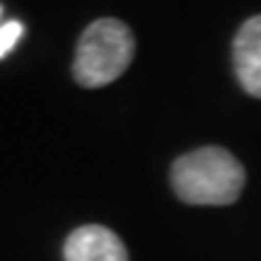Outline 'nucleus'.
I'll list each match as a JSON object with an SVG mask.
<instances>
[{
    "mask_svg": "<svg viewBox=\"0 0 261 261\" xmlns=\"http://www.w3.org/2000/svg\"><path fill=\"white\" fill-rule=\"evenodd\" d=\"M174 194L191 205L234 203L244 189V169L223 148H198L172 165Z\"/></svg>",
    "mask_w": 261,
    "mask_h": 261,
    "instance_id": "obj_1",
    "label": "nucleus"
},
{
    "mask_svg": "<svg viewBox=\"0 0 261 261\" xmlns=\"http://www.w3.org/2000/svg\"><path fill=\"white\" fill-rule=\"evenodd\" d=\"M136 54V39L121 19H94L77 41L73 75L83 87H104L121 77Z\"/></svg>",
    "mask_w": 261,
    "mask_h": 261,
    "instance_id": "obj_2",
    "label": "nucleus"
},
{
    "mask_svg": "<svg viewBox=\"0 0 261 261\" xmlns=\"http://www.w3.org/2000/svg\"><path fill=\"white\" fill-rule=\"evenodd\" d=\"M65 261H128L119 234L102 225H85L70 232L63 247Z\"/></svg>",
    "mask_w": 261,
    "mask_h": 261,
    "instance_id": "obj_3",
    "label": "nucleus"
},
{
    "mask_svg": "<svg viewBox=\"0 0 261 261\" xmlns=\"http://www.w3.org/2000/svg\"><path fill=\"white\" fill-rule=\"evenodd\" d=\"M232 61L244 92L261 99V15L249 17L240 27L232 44Z\"/></svg>",
    "mask_w": 261,
    "mask_h": 261,
    "instance_id": "obj_4",
    "label": "nucleus"
},
{
    "mask_svg": "<svg viewBox=\"0 0 261 261\" xmlns=\"http://www.w3.org/2000/svg\"><path fill=\"white\" fill-rule=\"evenodd\" d=\"M22 34H24V27H22V22H17V19L5 22V24L0 27V58H5L12 48L17 46V41L22 39Z\"/></svg>",
    "mask_w": 261,
    "mask_h": 261,
    "instance_id": "obj_5",
    "label": "nucleus"
},
{
    "mask_svg": "<svg viewBox=\"0 0 261 261\" xmlns=\"http://www.w3.org/2000/svg\"><path fill=\"white\" fill-rule=\"evenodd\" d=\"M0 12H3V8H0Z\"/></svg>",
    "mask_w": 261,
    "mask_h": 261,
    "instance_id": "obj_6",
    "label": "nucleus"
}]
</instances>
